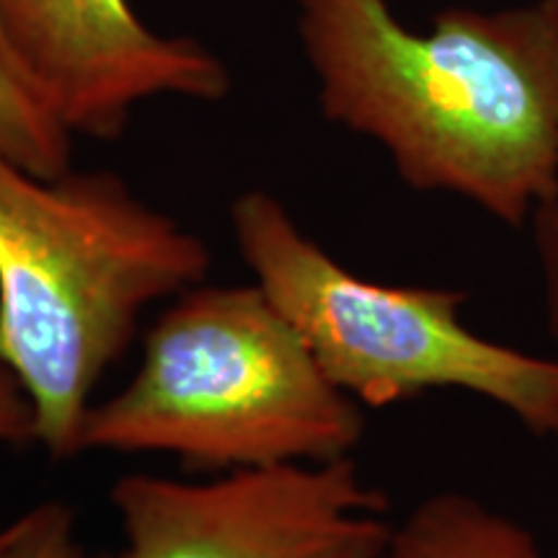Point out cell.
<instances>
[{
    "label": "cell",
    "instance_id": "1",
    "mask_svg": "<svg viewBox=\"0 0 558 558\" xmlns=\"http://www.w3.org/2000/svg\"><path fill=\"white\" fill-rule=\"evenodd\" d=\"M324 117L373 140L411 190L525 226L558 190V34L543 3L450 9L432 34L388 0H300Z\"/></svg>",
    "mask_w": 558,
    "mask_h": 558
},
{
    "label": "cell",
    "instance_id": "2",
    "mask_svg": "<svg viewBox=\"0 0 558 558\" xmlns=\"http://www.w3.org/2000/svg\"><path fill=\"white\" fill-rule=\"evenodd\" d=\"M213 254L111 171L41 179L0 150V362L52 460L81 456L94 393L153 305L205 282Z\"/></svg>",
    "mask_w": 558,
    "mask_h": 558
},
{
    "label": "cell",
    "instance_id": "3",
    "mask_svg": "<svg viewBox=\"0 0 558 558\" xmlns=\"http://www.w3.org/2000/svg\"><path fill=\"white\" fill-rule=\"evenodd\" d=\"M365 427L259 284L199 282L145 333L132 378L88 409L81 452L230 473L352 458Z\"/></svg>",
    "mask_w": 558,
    "mask_h": 558
},
{
    "label": "cell",
    "instance_id": "4",
    "mask_svg": "<svg viewBox=\"0 0 558 558\" xmlns=\"http://www.w3.org/2000/svg\"><path fill=\"white\" fill-rule=\"evenodd\" d=\"M230 230L254 282L295 326L333 386L362 409L465 390L535 435H554L558 360L473 331L463 320L465 292L354 275L264 190L233 202Z\"/></svg>",
    "mask_w": 558,
    "mask_h": 558
},
{
    "label": "cell",
    "instance_id": "5",
    "mask_svg": "<svg viewBox=\"0 0 558 558\" xmlns=\"http://www.w3.org/2000/svg\"><path fill=\"white\" fill-rule=\"evenodd\" d=\"M122 543L99 558H388V499L352 458L207 481L128 473L111 486Z\"/></svg>",
    "mask_w": 558,
    "mask_h": 558
},
{
    "label": "cell",
    "instance_id": "6",
    "mask_svg": "<svg viewBox=\"0 0 558 558\" xmlns=\"http://www.w3.org/2000/svg\"><path fill=\"white\" fill-rule=\"evenodd\" d=\"M0 26L73 135L117 140L140 104L230 90L218 54L148 29L128 0H0Z\"/></svg>",
    "mask_w": 558,
    "mask_h": 558
},
{
    "label": "cell",
    "instance_id": "7",
    "mask_svg": "<svg viewBox=\"0 0 558 558\" xmlns=\"http://www.w3.org/2000/svg\"><path fill=\"white\" fill-rule=\"evenodd\" d=\"M390 558H546L525 525L460 492L432 494L396 522Z\"/></svg>",
    "mask_w": 558,
    "mask_h": 558
},
{
    "label": "cell",
    "instance_id": "8",
    "mask_svg": "<svg viewBox=\"0 0 558 558\" xmlns=\"http://www.w3.org/2000/svg\"><path fill=\"white\" fill-rule=\"evenodd\" d=\"M73 140L45 86L0 26V150L41 179H58L73 163Z\"/></svg>",
    "mask_w": 558,
    "mask_h": 558
},
{
    "label": "cell",
    "instance_id": "9",
    "mask_svg": "<svg viewBox=\"0 0 558 558\" xmlns=\"http://www.w3.org/2000/svg\"><path fill=\"white\" fill-rule=\"evenodd\" d=\"M0 558H86L73 509L50 499L11 520Z\"/></svg>",
    "mask_w": 558,
    "mask_h": 558
},
{
    "label": "cell",
    "instance_id": "10",
    "mask_svg": "<svg viewBox=\"0 0 558 558\" xmlns=\"http://www.w3.org/2000/svg\"><path fill=\"white\" fill-rule=\"evenodd\" d=\"M543 277V303L546 324L554 341H558V190L541 202L530 215Z\"/></svg>",
    "mask_w": 558,
    "mask_h": 558
},
{
    "label": "cell",
    "instance_id": "11",
    "mask_svg": "<svg viewBox=\"0 0 558 558\" xmlns=\"http://www.w3.org/2000/svg\"><path fill=\"white\" fill-rule=\"evenodd\" d=\"M0 445L3 448L37 445L32 403L3 362H0Z\"/></svg>",
    "mask_w": 558,
    "mask_h": 558
},
{
    "label": "cell",
    "instance_id": "12",
    "mask_svg": "<svg viewBox=\"0 0 558 558\" xmlns=\"http://www.w3.org/2000/svg\"><path fill=\"white\" fill-rule=\"evenodd\" d=\"M543 9H546L550 24H554V29L558 34V0H541Z\"/></svg>",
    "mask_w": 558,
    "mask_h": 558
},
{
    "label": "cell",
    "instance_id": "13",
    "mask_svg": "<svg viewBox=\"0 0 558 558\" xmlns=\"http://www.w3.org/2000/svg\"><path fill=\"white\" fill-rule=\"evenodd\" d=\"M9 533H11V522L9 525H0V548H3V543L9 541Z\"/></svg>",
    "mask_w": 558,
    "mask_h": 558
},
{
    "label": "cell",
    "instance_id": "14",
    "mask_svg": "<svg viewBox=\"0 0 558 558\" xmlns=\"http://www.w3.org/2000/svg\"><path fill=\"white\" fill-rule=\"evenodd\" d=\"M550 439H554V442H556V460H558V427L554 429V435H550Z\"/></svg>",
    "mask_w": 558,
    "mask_h": 558
},
{
    "label": "cell",
    "instance_id": "15",
    "mask_svg": "<svg viewBox=\"0 0 558 558\" xmlns=\"http://www.w3.org/2000/svg\"><path fill=\"white\" fill-rule=\"evenodd\" d=\"M554 558H558V554H556V556H554Z\"/></svg>",
    "mask_w": 558,
    "mask_h": 558
},
{
    "label": "cell",
    "instance_id": "16",
    "mask_svg": "<svg viewBox=\"0 0 558 558\" xmlns=\"http://www.w3.org/2000/svg\"><path fill=\"white\" fill-rule=\"evenodd\" d=\"M388 558H390V556H388Z\"/></svg>",
    "mask_w": 558,
    "mask_h": 558
}]
</instances>
